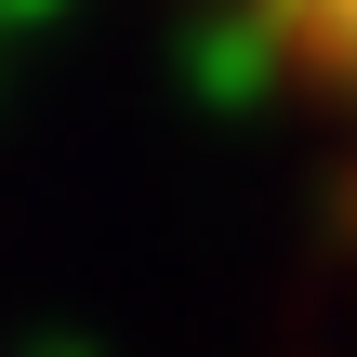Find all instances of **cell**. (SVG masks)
I'll return each mask as SVG.
<instances>
[{
    "label": "cell",
    "mask_w": 357,
    "mask_h": 357,
    "mask_svg": "<svg viewBox=\"0 0 357 357\" xmlns=\"http://www.w3.org/2000/svg\"><path fill=\"white\" fill-rule=\"evenodd\" d=\"M265 26L305 66V93L344 119V159H357V0H265Z\"/></svg>",
    "instance_id": "6da1fadb"
}]
</instances>
